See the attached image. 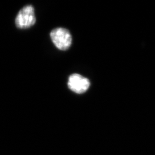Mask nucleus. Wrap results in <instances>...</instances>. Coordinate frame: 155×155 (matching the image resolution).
Masks as SVG:
<instances>
[{
    "label": "nucleus",
    "instance_id": "f257e3e1",
    "mask_svg": "<svg viewBox=\"0 0 155 155\" xmlns=\"http://www.w3.org/2000/svg\"><path fill=\"white\" fill-rule=\"evenodd\" d=\"M50 37L53 43L59 50L66 51L71 45V35L66 28H56L53 29L50 33Z\"/></svg>",
    "mask_w": 155,
    "mask_h": 155
},
{
    "label": "nucleus",
    "instance_id": "7ed1b4c3",
    "mask_svg": "<svg viewBox=\"0 0 155 155\" xmlns=\"http://www.w3.org/2000/svg\"><path fill=\"white\" fill-rule=\"evenodd\" d=\"M68 87L72 91L77 94H83L89 89L90 82L87 78L78 74H73L68 78Z\"/></svg>",
    "mask_w": 155,
    "mask_h": 155
},
{
    "label": "nucleus",
    "instance_id": "f03ea898",
    "mask_svg": "<svg viewBox=\"0 0 155 155\" xmlns=\"http://www.w3.org/2000/svg\"><path fill=\"white\" fill-rule=\"evenodd\" d=\"M36 20L33 6L28 5L18 12L15 18V25L18 29H27L32 27Z\"/></svg>",
    "mask_w": 155,
    "mask_h": 155
}]
</instances>
